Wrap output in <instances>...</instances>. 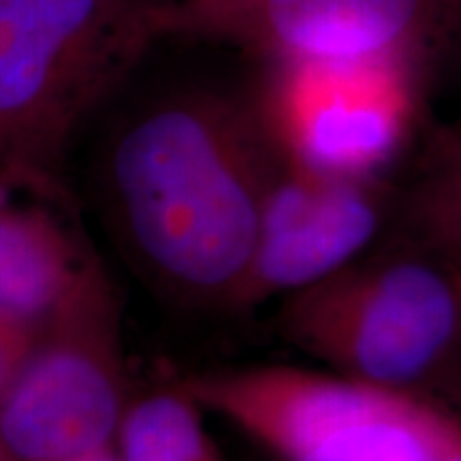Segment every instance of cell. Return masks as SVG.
I'll use <instances>...</instances> for the list:
<instances>
[{
	"label": "cell",
	"instance_id": "obj_16",
	"mask_svg": "<svg viewBox=\"0 0 461 461\" xmlns=\"http://www.w3.org/2000/svg\"><path fill=\"white\" fill-rule=\"evenodd\" d=\"M0 461H15L7 451H5L3 445H0Z\"/></svg>",
	"mask_w": 461,
	"mask_h": 461
},
{
	"label": "cell",
	"instance_id": "obj_7",
	"mask_svg": "<svg viewBox=\"0 0 461 461\" xmlns=\"http://www.w3.org/2000/svg\"><path fill=\"white\" fill-rule=\"evenodd\" d=\"M167 32L229 39L274 62L411 58L461 24V0H201L165 7Z\"/></svg>",
	"mask_w": 461,
	"mask_h": 461
},
{
	"label": "cell",
	"instance_id": "obj_13",
	"mask_svg": "<svg viewBox=\"0 0 461 461\" xmlns=\"http://www.w3.org/2000/svg\"><path fill=\"white\" fill-rule=\"evenodd\" d=\"M68 461H120V457H118V451H115V447H105V448H99V451H92L88 455H82V457H75Z\"/></svg>",
	"mask_w": 461,
	"mask_h": 461
},
{
	"label": "cell",
	"instance_id": "obj_8",
	"mask_svg": "<svg viewBox=\"0 0 461 461\" xmlns=\"http://www.w3.org/2000/svg\"><path fill=\"white\" fill-rule=\"evenodd\" d=\"M384 216L380 180L330 176L282 157L235 312L285 299L357 261Z\"/></svg>",
	"mask_w": 461,
	"mask_h": 461
},
{
	"label": "cell",
	"instance_id": "obj_4",
	"mask_svg": "<svg viewBox=\"0 0 461 461\" xmlns=\"http://www.w3.org/2000/svg\"><path fill=\"white\" fill-rule=\"evenodd\" d=\"M176 384L280 461H461V408L325 367H230Z\"/></svg>",
	"mask_w": 461,
	"mask_h": 461
},
{
	"label": "cell",
	"instance_id": "obj_12",
	"mask_svg": "<svg viewBox=\"0 0 461 461\" xmlns=\"http://www.w3.org/2000/svg\"><path fill=\"white\" fill-rule=\"evenodd\" d=\"M39 331L41 330L0 310V397L24 366Z\"/></svg>",
	"mask_w": 461,
	"mask_h": 461
},
{
	"label": "cell",
	"instance_id": "obj_14",
	"mask_svg": "<svg viewBox=\"0 0 461 461\" xmlns=\"http://www.w3.org/2000/svg\"><path fill=\"white\" fill-rule=\"evenodd\" d=\"M165 7H176V5H186V3H201V0H158Z\"/></svg>",
	"mask_w": 461,
	"mask_h": 461
},
{
	"label": "cell",
	"instance_id": "obj_6",
	"mask_svg": "<svg viewBox=\"0 0 461 461\" xmlns=\"http://www.w3.org/2000/svg\"><path fill=\"white\" fill-rule=\"evenodd\" d=\"M423 68L411 58L274 62L257 105L286 160L380 180L412 137Z\"/></svg>",
	"mask_w": 461,
	"mask_h": 461
},
{
	"label": "cell",
	"instance_id": "obj_11",
	"mask_svg": "<svg viewBox=\"0 0 461 461\" xmlns=\"http://www.w3.org/2000/svg\"><path fill=\"white\" fill-rule=\"evenodd\" d=\"M203 414L176 383L131 400L113 442L120 461H222Z\"/></svg>",
	"mask_w": 461,
	"mask_h": 461
},
{
	"label": "cell",
	"instance_id": "obj_15",
	"mask_svg": "<svg viewBox=\"0 0 461 461\" xmlns=\"http://www.w3.org/2000/svg\"><path fill=\"white\" fill-rule=\"evenodd\" d=\"M451 269H453L455 282H457V288H459V295H461V267H451Z\"/></svg>",
	"mask_w": 461,
	"mask_h": 461
},
{
	"label": "cell",
	"instance_id": "obj_9",
	"mask_svg": "<svg viewBox=\"0 0 461 461\" xmlns=\"http://www.w3.org/2000/svg\"><path fill=\"white\" fill-rule=\"evenodd\" d=\"M103 269L60 186H0V310L41 330Z\"/></svg>",
	"mask_w": 461,
	"mask_h": 461
},
{
	"label": "cell",
	"instance_id": "obj_10",
	"mask_svg": "<svg viewBox=\"0 0 461 461\" xmlns=\"http://www.w3.org/2000/svg\"><path fill=\"white\" fill-rule=\"evenodd\" d=\"M411 244L448 267H461V131L436 126L403 201Z\"/></svg>",
	"mask_w": 461,
	"mask_h": 461
},
{
	"label": "cell",
	"instance_id": "obj_5",
	"mask_svg": "<svg viewBox=\"0 0 461 461\" xmlns=\"http://www.w3.org/2000/svg\"><path fill=\"white\" fill-rule=\"evenodd\" d=\"M131 397L122 314L103 272L39 331L0 397V445L15 461H68L113 447Z\"/></svg>",
	"mask_w": 461,
	"mask_h": 461
},
{
	"label": "cell",
	"instance_id": "obj_2",
	"mask_svg": "<svg viewBox=\"0 0 461 461\" xmlns=\"http://www.w3.org/2000/svg\"><path fill=\"white\" fill-rule=\"evenodd\" d=\"M163 32L158 0H0V186H60L73 132Z\"/></svg>",
	"mask_w": 461,
	"mask_h": 461
},
{
	"label": "cell",
	"instance_id": "obj_3",
	"mask_svg": "<svg viewBox=\"0 0 461 461\" xmlns=\"http://www.w3.org/2000/svg\"><path fill=\"white\" fill-rule=\"evenodd\" d=\"M276 327L325 370L461 408L459 288L417 246L367 250L280 299Z\"/></svg>",
	"mask_w": 461,
	"mask_h": 461
},
{
	"label": "cell",
	"instance_id": "obj_17",
	"mask_svg": "<svg viewBox=\"0 0 461 461\" xmlns=\"http://www.w3.org/2000/svg\"><path fill=\"white\" fill-rule=\"evenodd\" d=\"M453 126H455V129H459V131H461V112H459V118L455 120V122H453Z\"/></svg>",
	"mask_w": 461,
	"mask_h": 461
},
{
	"label": "cell",
	"instance_id": "obj_1",
	"mask_svg": "<svg viewBox=\"0 0 461 461\" xmlns=\"http://www.w3.org/2000/svg\"><path fill=\"white\" fill-rule=\"evenodd\" d=\"M280 165L257 103L188 90L120 126L103 188L120 240L154 286L235 312Z\"/></svg>",
	"mask_w": 461,
	"mask_h": 461
}]
</instances>
